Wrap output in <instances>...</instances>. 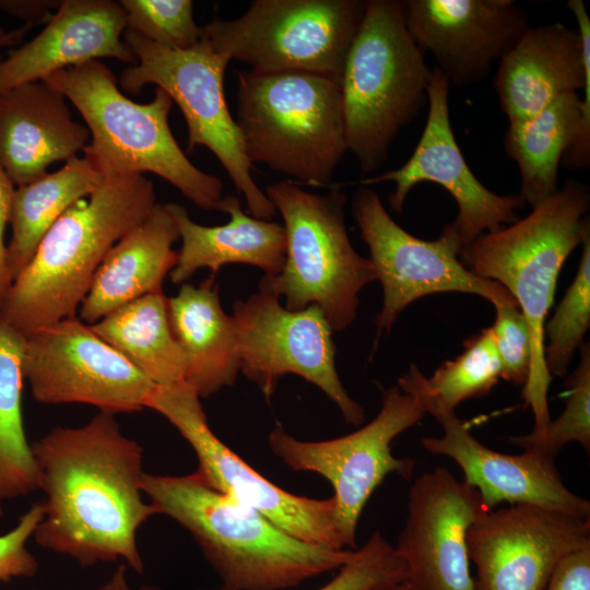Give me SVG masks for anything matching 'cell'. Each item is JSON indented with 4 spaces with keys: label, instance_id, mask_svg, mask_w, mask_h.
<instances>
[{
    "label": "cell",
    "instance_id": "cell-10",
    "mask_svg": "<svg viewBox=\"0 0 590 590\" xmlns=\"http://www.w3.org/2000/svg\"><path fill=\"white\" fill-rule=\"evenodd\" d=\"M365 7L361 0H256L241 16L201 30L229 61L253 71L309 72L340 83Z\"/></svg>",
    "mask_w": 590,
    "mask_h": 590
},
{
    "label": "cell",
    "instance_id": "cell-25",
    "mask_svg": "<svg viewBox=\"0 0 590 590\" xmlns=\"http://www.w3.org/2000/svg\"><path fill=\"white\" fill-rule=\"evenodd\" d=\"M166 205L182 243L169 273L174 284L186 282L203 268L210 269L214 276L228 263L250 264L261 269L264 275H275L282 270L286 253L284 227L247 215L237 197H223L221 211L229 214V221L217 226L193 222L187 210L177 203Z\"/></svg>",
    "mask_w": 590,
    "mask_h": 590
},
{
    "label": "cell",
    "instance_id": "cell-36",
    "mask_svg": "<svg viewBox=\"0 0 590 590\" xmlns=\"http://www.w3.org/2000/svg\"><path fill=\"white\" fill-rule=\"evenodd\" d=\"M492 331L502 366V378L524 386L532 362L531 337L527 320L518 306L497 305Z\"/></svg>",
    "mask_w": 590,
    "mask_h": 590
},
{
    "label": "cell",
    "instance_id": "cell-18",
    "mask_svg": "<svg viewBox=\"0 0 590 590\" xmlns=\"http://www.w3.org/2000/svg\"><path fill=\"white\" fill-rule=\"evenodd\" d=\"M590 544V518L529 504L484 511L468 529L476 590H544L558 563Z\"/></svg>",
    "mask_w": 590,
    "mask_h": 590
},
{
    "label": "cell",
    "instance_id": "cell-43",
    "mask_svg": "<svg viewBox=\"0 0 590 590\" xmlns=\"http://www.w3.org/2000/svg\"><path fill=\"white\" fill-rule=\"evenodd\" d=\"M367 590H410L405 581L380 585Z\"/></svg>",
    "mask_w": 590,
    "mask_h": 590
},
{
    "label": "cell",
    "instance_id": "cell-9",
    "mask_svg": "<svg viewBox=\"0 0 590 590\" xmlns=\"http://www.w3.org/2000/svg\"><path fill=\"white\" fill-rule=\"evenodd\" d=\"M123 39L137 57L119 79L121 87L139 94L148 84L165 91L184 114L188 127V152L208 148L243 194L251 216L269 221L275 208L255 182L243 137L224 94L229 62L202 33L191 48L173 50L126 30Z\"/></svg>",
    "mask_w": 590,
    "mask_h": 590
},
{
    "label": "cell",
    "instance_id": "cell-7",
    "mask_svg": "<svg viewBox=\"0 0 590 590\" xmlns=\"http://www.w3.org/2000/svg\"><path fill=\"white\" fill-rule=\"evenodd\" d=\"M411 37L403 1L368 0L340 81L347 151L363 172L387 160L427 102L432 70Z\"/></svg>",
    "mask_w": 590,
    "mask_h": 590
},
{
    "label": "cell",
    "instance_id": "cell-42",
    "mask_svg": "<svg viewBox=\"0 0 590 590\" xmlns=\"http://www.w3.org/2000/svg\"><path fill=\"white\" fill-rule=\"evenodd\" d=\"M32 26L34 25L25 24L20 28L8 32L0 25V47H8L17 44Z\"/></svg>",
    "mask_w": 590,
    "mask_h": 590
},
{
    "label": "cell",
    "instance_id": "cell-23",
    "mask_svg": "<svg viewBox=\"0 0 590 590\" xmlns=\"http://www.w3.org/2000/svg\"><path fill=\"white\" fill-rule=\"evenodd\" d=\"M66 101L45 81L0 94V164L14 186L43 177L49 165L75 157L87 144L90 131L72 119Z\"/></svg>",
    "mask_w": 590,
    "mask_h": 590
},
{
    "label": "cell",
    "instance_id": "cell-24",
    "mask_svg": "<svg viewBox=\"0 0 590 590\" xmlns=\"http://www.w3.org/2000/svg\"><path fill=\"white\" fill-rule=\"evenodd\" d=\"M178 238L167 205L157 203L109 249L79 307L80 319L93 324L134 299L163 291V281L177 262L173 245Z\"/></svg>",
    "mask_w": 590,
    "mask_h": 590
},
{
    "label": "cell",
    "instance_id": "cell-8",
    "mask_svg": "<svg viewBox=\"0 0 590 590\" xmlns=\"http://www.w3.org/2000/svg\"><path fill=\"white\" fill-rule=\"evenodd\" d=\"M264 193L283 217L286 253L282 270L263 275L259 291L284 297L290 310L316 305L332 330L346 329L356 318L359 292L376 281L371 262L350 240L346 194L335 187L311 193L292 180L269 185Z\"/></svg>",
    "mask_w": 590,
    "mask_h": 590
},
{
    "label": "cell",
    "instance_id": "cell-30",
    "mask_svg": "<svg viewBox=\"0 0 590 590\" xmlns=\"http://www.w3.org/2000/svg\"><path fill=\"white\" fill-rule=\"evenodd\" d=\"M24 335L0 316V518L3 503L39 488L22 413Z\"/></svg>",
    "mask_w": 590,
    "mask_h": 590
},
{
    "label": "cell",
    "instance_id": "cell-14",
    "mask_svg": "<svg viewBox=\"0 0 590 590\" xmlns=\"http://www.w3.org/2000/svg\"><path fill=\"white\" fill-rule=\"evenodd\" d=\"M232 317L240 371L267 399L283 376L293 374L318 387L335 403L346 423H363L365 411L342 385L335 368L333 330L318 306L290 310L276 296L259 291L246 300H236Z\"/></svg>",
    "mask_w": 590,
    "mask_h": 590
},
{
    "label": "cell",
    "instance_id": "cell-17",
    "mask_svg": "<svg viewBox=\"0 0 590 590\" xmlns=\"http://www.w3.org/2000/svg\"><path fill=\"white\" fill-rule=\"evenodd\" d=\"M449 82L434 67L427 90L428 114L424 130L410 158L399 168L352 184H396L389 196L393 211L401 213L410 191L424 181L441 186L455 199L458 214L450 227L463 248L485 233L517 222L526 202L519 194L502 196L486 188L468 166L456 141L449 115Z\"/></svg>",
    "mask_w": 590,
    "mask_h": 590
},
{
    "label": "cell",
    "instance_id": "cell-16",
    "mask_svg": "<svg viewBox=\"0 0 590 590\" xmlns=\"http://www.w3.org/2000/svg\"><path fill=\"white\" fill-rule=\"evenodd\" d=\"M424 377L420 368L411 364L398 380V387L441 426L440 437H425L421 444L433 455L452 459L462 470L463 481L477 491L487 510L503 503L529 504L590 518V503L565 486L554 459L526 450L507 455L486 447L455 411L439 406L430 398Z\"/></svg>",
    "mask_w": 590,
    "mask_h": 590
},
{
    "label": "cell",
    "instance_id": "cell-40",
    "mask_svg": "<svg viewBox=\"0 0 590 590\" xmlns=\"http://www.w3.org/2000/svg\"><path fill=\"white\" fill-rule=\"evenodd\" d=\"M59 4L56 0H0V11L24 20L25 24L36 25L47 23Z\"/></svg>",
    "mask_w": 590,
    "mask_h": 590
},
{
    "label": "cell",
    "instance_id": "cell-21",
    "mask_svg": "<svg viewBox=\"0 0 590 590\" xmlns=\"http://www.w3.org/2000/svg\"><path fill=\"white\" fill-rule=\"evenodd\" d=\"M577 27L554 22L529 30L498 61L494 87L508 121L528 118L590 79V17L568 0Z\"/></svg>",
    "mask_w": 590,
    "mask_h": 590
},
{
    "label": "cell",
    "instance_id": "cell-11",
    "mask_svg": "<svg viewBox=\"0 0 590 590\" xmlns=\"http://www.w3.org/2000/svg\"><path fill=\"white\" fill-rule=\"evenodd\" d=\"M424 416L412 397L392 386L382 390L381 409L375 418L351 434L306 441L279 424L269 434V446L292 470L317 473L332 485L334 526L343 545L353 550L359 517L374 491L391 473L411 479L414 461L396 458L391 442Z\"/></svg>",
    "mask_w": 590,
    "mask_h": 590
},
{
    "label": "cell",
    "instance_id": "cell-13",
    "mask_svg": "<svg viewBox=\"0 0 590 590\" xmlns=\"http://www.w3.org/2000/svg\"><path fill=\"white\" fill-rule=\"evenodd\" d=\"M200 399L186 382L155 386L146 409L163 415L191 446L198 459L196 472L213 489L302 541L343 550L333 498L294 495L262 476L212 432Z\"/></svg>",
    "mask_w": 590,
    "mask_h": 590
},
{
    "label": "cell",
    "instance_id": "cell-29",
    "mask_svg": "<svg viewBox=\"0 0 590 590\" xmlns=\"http://www.w3.org/2000/svg\"><path fill=\"white\" fill-rule=\"evenodd\" d=\"M103 179V174L86 157L75 156L57 172L15 188L9 220L12 235L7 245L12 281L30 262L54 223L72 204L88 197Z\"/></svg>",
    "mask_w": 590,
    "mask_h": 590
},
{
    "label": "cell",
    "instance_id": "cell-1",
    "mask_svg": "<svg viewBox=\"0 0 590 590\" xmlns=\"http://www.w3.org/2000/svg\"><path fill=\"white\" fill-rule=\"evenodd\" d=\"M32 451L45 494L35 542L84 567L121 562L142 574L138 531L157 514L143 498V448L115 415L99 412L82 426H56Z\"/></svg>",
    "mask_w": 590,
    "mask_h": 590
},
{
    "label": "cell",
    "instance_id": "cell-27",
    "mask_svg": "<svg viewBox=\"0 0 590 590\" xmlns=\"http://www.w3.org/2000/svg\"><path fill=\"white\" fill-rule=\"evenodd\" d=\"M580 128L581 98L577 92L559 96L528 118L509 122L505 151L519 167V196L532 208L558 191L559 164Z\"/></svg>",
    "mask_w": 590,
    "mask_h": 590
},
{
    "label": "cell",
    "instance_id": "cell-15",
    "mask_svg": "<svg viewBox=\"0 0 590 590\" xmlns=\"http://www.w3.org/2000/svg\"><path fill=\"white\" fill-rule=\"evenodd\" d=\"M24 338L23 374L36 401L90 404L114 415L146 409L155 385L80 318Z\"/></svg>",
    "mask_w": 590,
    "mask_h": 590
},
{
    "label": "cell",
    "instance_id": "cell-32",
    "mask_svg": "<svg viewBox=\"0 0 590 590\" xmlns=\"http://www.w3.org/2000/svg\"><path fill=\"white\" fill-rule=\"evenodd\" d=\"M578 270L570 286L545 322V366L551 377H565L590 327V227L585 232Z\"/></svg>",
    "mask_w": 590,
    "mask_h": 590
},
{
    "label": "cell",
    "instance_id": "cell-22",
    "mask_svg": "<svg viewBox=\"0 0 590 590\" xmlns=\"http://www.w3.org/2000/svg\"><path fill=\"white\" fill-rule=\"evenodd\" d=\"M126 30L119 2L60 1L39 34L0 61V94L99 58L135 64L137 57L123 39Z\"/></svg>",
    "mask_w": 590,
    "mask_h": 590
},
{
    "label": "cell",
    "instance_id": "cell-35",
    "mask_svg": "<svg viewBox=\"0 0 590 590\" xmlns=\"http://www.w3.org/2000/svg\"><path fill=\"white\" fill-rule=\"evenodd\" d=\"M406 566L396 548L376 531L355 550L338 575L316 590H367L380 585L404 581ZM212 590H228L224 587Z\"/></svg>",
    "mask_w": 590,
    "mask_h": 590
},
{
    "label": "cell",
    "instance_id": "cell-12",
    "mask_svg": "<svg viewBox=\"0 0 590 590\" xmlns=\"http://www.w3.org/2000/svg\"><path fill=\"white\" fill-rule=\"evenodd\" d=\"M352 205L376 280L382 287V307L375 320L377 339L390 330L410 304L433 294L467 293L494 306H518L504 286L463 266L459 258L463 244L449 224L434 240L417 238L396 223L379 196L366 186L357 189Z\"/></svg>",
    "mask_w": 590,
    "mask_h": 590
},
{
    "label": "cell",
    "instance_id": "cell-20",
    "mask_svg": "<svg viewBox=\"0 0 590 590\" xmlns=\"http://www.w3.org/2000/svg\"><path fill=\"white\" fill-rule=\"evenodd\" d=\"M403 7L411 37L458 86L484 80L530 27L514 0H406Z\"/></svg>",
    "mask_w": 590,
    "mask_h": 590
},
{
    "label": "cell",
    "instance_id": "cell-6",
    "mask_svg": "<svg viewBox=\"0 0 590 590\" xmlns=\"http://www.w3.org/2000/svg\"><path fill=\"white\" fill-rule=\"evenodd\" d=\"M236 73V123L249 162L330 187L347 151L340 83L299 71Z\"/></svg>",
    "mask_w": 590,
    "mask_h": 590
},
{
    "label": "cell",
    "instance_id": "cell-34",
    "mask_svg": "<svg viewBox=\"0 0 590 590\" xmlns=\"http://www.w3.org/2000/svg\"><path fill=\"white\" fill-rule=\"evenodd\" d=\"M127 30L173 50H185L201 38L190 0H120Z\"/></svg>",
    "mask_w": 590,
    "mask_h": 590
},
{
    "label": "cell",
    "instance_id": "cell-26",
    "mask_svg": "<svg viewBox=\"0 0 590 590\" xmlns=\"http://www.w3.org/2000/svg\"><path fill=\"white\" fill-rule=\"evenodd\" d=\"M172 331L186 359L185 382L200 398L235 384L240 371L235 322L222 308L214 276L198 286L185 283L167 297Z\"/></svg>",
    "mask_w": 590,
    "mask_h": 590
},
{
    "label": "cell",
    "instance_id": "cell-38",
    "mask_svg": "<svg viewBox=\"0 0 590 590\" xmlns=\"http://www.w3.org/2000/svg\"><path fill=\"white\" fill-rule=\"evenodd\" d=\"M544 590H590V544L565 556Z\"/></svg>",
    "mask_w": 590,
    "mask_h": 590
},
{
    "label": "cell",
    "instance_id": "cell-39",
    "mask_svg": "<svg viewBox=\"0 0 590 590\" xmlns=\"http://www.w3.org/2000/svg\"><path fill=\"white\" fill-rule=\"evenodd\" d=\"M14 185L0 164V307L12 284L7 266V245L4 232L10 220Z\"/></svg>",
    "mask_w": 590,
    "mask_h": 590
},
{
    "label": "cell",
    "instance_id": "cell-31",
    "mask_svg": "<svg viewBox=\"0 0 590 590\" xmlns=\"http://www.w3.org/2000/svg\"><path fill=\"white\" fill-rule=\"evenodd\" d=\"M502 378V366L492 328H485L464 342L463 352L444 362L424 386L430 398L441 408L455 409L468 399L483 397Z\"/></svg>",
    "mask_w": 590,
    "mask_h": 590
},
{
    "label": "cell",
    "instance_id": "cell-3",
    "mask_svg": "<svg viewBox=\"0 0 590 590\" xmlns=\"http://www.w3.org/2000/svg\"><path fill=\"white\" fill-rule=\"evenodd\" d=\"M143 175L105 176L48 229L12 281L0 316L23 335L74 317L109 249L154 210Z\"/></svg>",
    "mask_w": 590,
    "mask_h": 590
},
{
    "label": "cell",
    "instance_id": "cell-4",
    "mask_svg": "<svg viewBox=\"0 0 590 590\" xmlns=\"http://www.w3.org/2000/svg\"><path fill=\"white\" fill-rule=\"evenodd\" d=\"M589 203L588 187L568 179L524 219L480 235L459 255L472 273L504 286L527 320L532 362L522 397L533 412V437L541 436L551 422L547 391L552 377L544 359L546 317L560 270L590 227Z\"/></svg>",
    "mask_w": 590,
    "mask_h": 590
},
{
    "label": "cell",
    "instance_id": "cell-5",
    "mask_svg": "<svg viewBox=\"0 0 590 590\" xmlns=\"http://www.w3.org/2000/svg\"><path fill=\"white\" fill-rule=\"evenodd\" d=\"M79 110L91 142L82 150L103 176L153 173L203 210L221 211L222 181L197 168L175 140L168 115L170 96L155 88L150 103L126 97L113 71L92 60L47 76Z\"/></svg>",
    "mask_w": 590,
    "mask_h": 590
},
{
    "label": "cell",
    "instance_id": "cell-37",
    "mask_svg": "<svg viewBox=\"0 0 590 590\" xmlns=\"http://www.w3.org/2000/svg\"><path fill=\"white\" fill-rule=\"evenodd\" d=\"M44 515L43 503H35L20 516L13 529L0 535V581L31 578L37 573V559L26 544Z\"/></svg>",
    "mask_w": 590,
    "mask_h": 590
},
{
    "label": "cell",
    "instance_id": "cell-41",
    "mask_svg": "<svg viewBox=\"0 0 590 590\" xmlns=\"http://www.w3.org/2000/svg\"><path fill=\"white\" fill-rule=\"evenodd\" d=\"M128 567L120 563L110 577L103 582L96 590H161L153 585H142L133 588L127 578Z\"/></svg>",
    "mask_w": 590,
    "mask_h": 590
},
{
    "label": "cell",
    "instance_id": "cell-19",
    "mask_svg": "<svg viewBox=\"0 0 590 590\" xmlns=\"http://www.w3.org/2000/svg\"><path fill=\"white\" fill-rule=\"evenodd\" d=\"M484 511L477 491L446 468L414 480L394 546L405 563L410 590H476L467 531Z\"/></svg>",
    "mask_w": 590,
    "mask_h": 590
},
{
    "label": "cell",
    "instance_id": "cell-33",
    "mask_svg": "<svg viewBox=\"0 0 590 590\" xmlns=\"http://www.w3.org/2000/svg\"><path fill=\"white\" fill-rule=\"evenodd\" d=\"M580 362L565 380V409L551 420L545 432L533 437L529 434L511 436L508 440L526 451L554 459L568 442H578L590 452V347L580 346Z\"/></svg>",
    "mask_w": 590,
    "mask_h": 590
},
{
    "label": "cell",
    "instance_id": "cell-2",
    "mask_svg": "<svg viewBox=\"0 0 590 590\" xmlns=\"http://www.w3.org/2000/svg\"><path fill=\"white\" fill-rule=\"evenodd\" d=\"M142 491L157 515L186 529L228 590H283L340 569L355 550L302 541L258 511L209 486L197 472H144Z\"/></svg>",
    "mask_w": 590,
    "mask_h": 590
},
{
    "label": "cell",
    "instance_id": "cell-28",
    "mask_svg": "<svg viewBox=\"0 0 590 590\" xmlns=\"http://www.w3.org/2000/svg\"><path fill=\"white\" fill-rule=\"evenodd\" d=\"M90 326L155 386L185 382L186 359L172 331L163 291L134 299Z\"/></svg>",
    "mask_w": 590,
    "mask_h": 590
}]
</instances>
